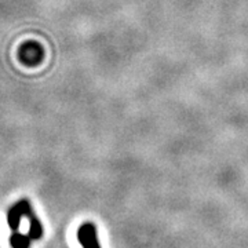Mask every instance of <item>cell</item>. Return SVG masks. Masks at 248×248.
I'll use <instances>...</instances> for the list:
<instances>
[{
	"mask_svg": "<svg viewBox=\"0 0 248 248\" xmlns=\"http://www.w3.org/2000/svg\"><path fill=\"white\" fill-rule=\"evenodd\" d=\"M78 240L83 248H101L97 228L93 222H84L78 229Z\"/></svg>",
	"mask_w": 248,
	"mask_h": 248,
	"instance_id": "obj_1",
	"label": "cell"
},
{
	"mask_svg": "<svg viewBox=\"0 0 248 248\" xmlns=\"http://www.w3.org/2000/svg\"><path fill=\"white\" fill-rule=\"evenodd\" d=\"M22 202V210H24V217L28 218V221H29V232H28V234H29V237L32 240H39L42 236H43V228H42V223L40 221L37 219V217H36L35 211L32 210V207H31V203L28 202V200H21Z\"/></svg>",
	"mask_w": 248,
	"mask_h": 248,
	"instance_id": "obj_2",
	"label": "cell"
},
{
	"mask_svg": "<svg viewBox=\"0 0 248 248\" xmlns=\"http://www.w3.org/2000/svg\"><path fill=\"white\" fill-rule=\"evenodd\" d=\"M32 239L29 234H21L19 232H14L13 236L10 237V244L13 248H29Z\"/></svg>",
	"mask_w": 248,
	"mask_h": 248,
	"instance_id": "obj_3",
	"label": "cell"
}]
</instances>
